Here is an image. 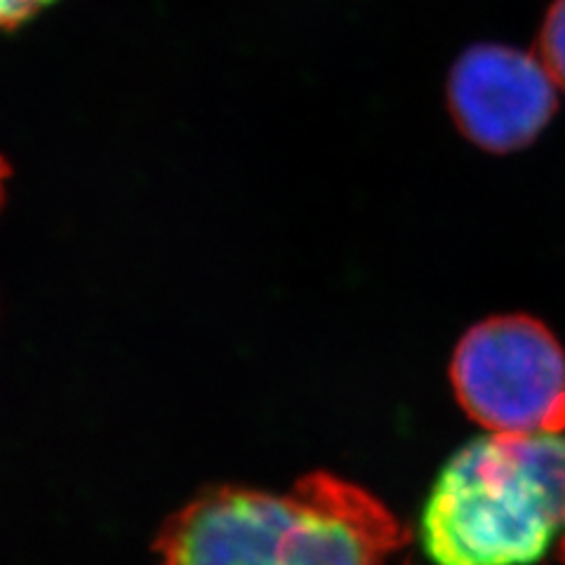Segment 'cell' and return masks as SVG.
Wrapping results in <instances>:
<instances>
[{
    "instance_id": "obj_1",
    "label": "cell",
    "mask_w": 565,
    "mask_h": 565,
    "mask_svg": "<svg viewBox=\"0 0 565 565\" xmlns=\"http://www.w3.org/2000/svg\"><path fill=\"white\" fill-rule=\"evenodd\" d=\"M405 544L367 490L318 471L290 492L217 488L166 523L161 565H388Z\"/></svg>"
},
{
    "instance_id": "obj_2",
    "label": "cell",
    "mask_w": 565,
    "mask_h": 565,
    "mask_svg": "<svg viewBox=\"0 0 565 565\" xmlns=\"http://www.w3.org/2000/svg\"><path fill=\"white\" fill-rule=\"evenodd\" d=\"M419 542L434 565L565 563V431L465 444L436 476Z\"/></svg>"
},
{
    "instance_id": "obj_3",
    "label": "cell",
    "mask_w": 565,
    "mask_h": 565,
    "mask_svg": "<svg viewBox=\"0 0 565 565\" xmlns=\"http://www.w3.org/2000/svg\"><path fill=\"white\" fill-rule=\"evenodd\" d=\"M450 382L462 411L490 434L565 431V351L533 316H492L469 328Z\"/></svg>"
},
{
    "instance_id": "obj_4",
    "label": "cell",
    "mask_w": 565,
    "mask_h": 565,
    "mask_svg": "<svg viewBox=\"0 0 565 565\" xmlns=\"http://www.w3.org/2000/svg\"><path fill=\"white\" fill-rule=\"evenodd\" d=\"M556 83L540 57L481 43L450 71L448 104L455 126L483 151L511 153L533 145L556 114Z\"/></svg>"
},
{
    "instance_id": "obj_5",
    "label": "cell",
    "mask_w": 565,
    "mask_h": 565,
    "mask_svg": "<svg viewBox=\"0 0 565 565\" xmlns=\"http://www.w3.org/2000/svg\"><path fill=\"white\" fill-rule=\"evenodd\" d=\"M540 62L554 83L565 90V0H556L544 17L537 39Z\"/></svg>"
},
{
    "instance_id": "obj_6",
    "label": "cell",
    "mask_w": 565,
    "mask_h": 565,
    "mask_svg": "<svg viewBox=\"0 0 565 565\" xmlns=\"http://www.w3.org/2000/svg\"><path fill=\"white\" fill-rule=\"evenodd\" d=\"M52 0H0V26H17L41 12Z\"/></svg>"
},
{
    "instance_id": "obj_7",
    "label": "cell",
    "mask_w": 565,
    "mask_h": 565,
    "mask_svg": "<svg viewBox=\"0 0 565 565\" xmlns=\"http://www.w3.org/2000/svg\"><path fill=\"white\" fill-rule=\"evenodd\" d=\"M10 177V168L6 163V158H0V203H3V193H6V180Z\"/></svg>"
}]
</instances>
